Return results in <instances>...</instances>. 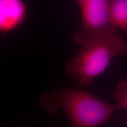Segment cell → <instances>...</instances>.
I'll return each instance as SVG.
<instances>
[{
  "mask_svg": "<svg viewBox=\"0 0 127 127\" xmlns=\"http://www.w3.org/2000/svg\"><path fill=\"white\" fill-rule=\"evenodd\" d=\"M112 0H86L79 4L81 12V26L73 35V39L82 44L96 36L117 33L112 21Z\"/></svg>",
  "mask_w": 127,
  "mask_h": 127,
  "instance_id": "cell-3",
  "label": "cell"
},
{
  "mask_svg": "<svg viewBox=\"0 0 127 127\" xmlns=\"http://www.w3.org/2000/svg\"><path fill=\"white\" fill-rule=\"evenodd\" d=\"M39 104L50 114L64 111L69 127H99L110 120L118 109L117 105L105 102L78 88L55 89L42 94Z\"/></svg>",
  "mask_w": 127,
  "mask_h": 127,
  "instance_id": "cell-1",
  "label": "cell"
},
{
  "mask_svg": "<svg viewBox=\"0 0 127 127\" xmlns=\"http://www.w3.org/2000/svg\"><path fill=\"white\" fill-rule=\"evenodd\" d=\"M111 15L115 27L127 35V0H112Z\"/></svg>",
  "mask_w": 127,
  "mask_h": 127,
  "instance_id": "cell-5",
  "label": "cell"
},
{
  "mask_svg": "<svg viewBox=\"0 0 127 127\" xmlns=\"http://www.w3.org/2000/svg\"><path fill=\"white\" fill-rule=\"evenodd\" d=\"M113 95L118 108L127 109V77L119 81L116 85Z\"/></svg>",
  "mask_w": 127,
  "mask_h": 127,
  "instance_id": "cell-6",
  "label": "cell"
},
{
  "mask_svg": "<svg viewBox=\"0 0 127 127\" xmlns=\"http://www.w3.org/2000/svg\"><path fill=\"white\" fill-rule=\"evenodd\" d=\"M25 14L22 0H0V29L3 32L18 27Z\"/></svg>",
  "mask_w": 127,
  "mask_h": 127,
  "instance_id": "cell-4",
  "label": "cell"
},
{
  "mask_svg": "<svg viewBox=\"0 0 127 127\" xmlns=\"http://www.w3.org/2000/svg\"><path fill=\"white\" fill-rule=\"evenodd\" d=\"M76 1H77V2L78 3V5H79V4H81L82 2H84V1H86V0H76Z\"/></svg>",
  "mask_w": 127,
  "mask_h": 127,
  "instance_id": "cell-7",
  "label": "cell"
},
{
  "mask_svg": "<svg viewBox=\"0 0 127 127\" xmlns=\"http://www.w3.org/2000/svg\"><path fill=\"white\" fill-rule=\"evenodd\" d=\"M81 45L66 65L65 72L84 87L91 85L95 78L102 74L112 58L127 54L126 41L117 33L93 38Z\"/></svg>",
  "mask_w": 127,
  "mask_h": 127,
  "instance_id": "cell-2",
  "label": "cell"
}]
</instances>
